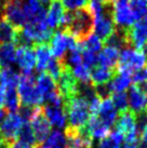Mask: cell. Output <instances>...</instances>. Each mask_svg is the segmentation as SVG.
Returning a JSON list of instances; mask_svg holds the SVG:
<instances>
[{
	"mask_svg": "<svg viewBox=\"0 0 147 148\" xmlns=\"http://www.w3.org/2000/svg\"><path fill=\"white\" fill-rule=\"evenodd\" d=\"M36 86L45 99L47 95L57 89L56 83L48 73L42 71L36 78Z\"/></svg>",
	"mask_w": 147,
	"mask_h": 148,
	"instance_id": "cb8c5ba5",
	"label": "cell"
},
{
	"mask_svg": "<svg viewBox=\"0 0 147 148\" xmlns=\"http://www.w3.org/2000/svg\"><path fill=\"white\" fill-rule=\"evenodd\" d=\"M139 140L143 142L145 144H147V125L144 127V130L141 133V136H139Z\"/></svg>",
	"mask_w": 147,
	"mask_h": 148,
	"instance_id": "60d3db41",
	"label": "cell"
},
{
	"mask_svg": "<svg viewBox=\"0 0 147 148\" xmlns=\"http://www.w3.org/2000/svg\"><path fill=\"white\" fill-rule=\"evenodd\" d=\"M81 61L82 64L87 66L89 69H92L93 67L98 65V55L94 52H90L87 50L81 51Z\"/></svg>",
	"mask_w": 147,
	"mask_h": 148,
	"instance_id": "e575fe53",
	"label": "cell"
},
{
	"mask_svg": "<svg viewBox=\"0 0 147 148\" xmlns=\"http://www.w3.org/2000/svg\"><path fill=\"white\" fill-rule=\"evenodd\" d=\"M49 43L51 54L58 60H62L65 56L67 50L71 51V50H76L81 47V43L77 42L69 34L64 30H58V32L53 33V36Z\"/></svg>",
	"mask_w": 147,
	"mask_h": 148,
	"instance_id": "ba28073f",
	"label": "cell"
},
{
	"mask_svg": "<svg viewBox=\"0 0 147 148\" xmlns=\"http://www.w3.org/2000/svg\"><path fill=\"white\" fill-rule=\"evenodd\" d=\"M24 11L27 16V23H38L45 20L47 11L38 0H25Z\"/></svg>",
	"mask_w": 147,
	"mask_h": 148,
	"instance_id": "2e32d148",
	"label": "cell"
},
{
	"mask_svg": "<svg viewBox=\"0 0 147 148\" xmlns=\"http://www.w3.org/2000/svg\"><path fill=\"white\" fill-rule=\"evenodd\" d=\"M131 80L137 86H147V68L143 67L135 70L131 76Z\"/></svg>",
	"mask_w": 147,
	"mask_h": 148,
	"instance_id": "8d00e7d4",
	"label": "cell"
},
{
	"mask_svg": "<svg viewBox=\"0 0 147 148\" xmlns=\"http://www.w3.org/2000/svg\"><path fill=\"white\" fill-rule=\"evenodd\" d=\"M0 148H7V144H3L2 145V146H1V147Z\"/></svg>",
	"mask_w": 147,
	"mask_h": 148,
	"instance_id": "7dc6e473",
	"label": "cell"
},
{
	"mask_svg": "<svg viewBox=\"0 0 147 148\" xmlns=\"http://www.w3.org/2000/svg\"><path fill=\"white\" fill-rule=\"evenodd\" d=\"M100 148H122L121 147V144L116 142L115 140H113L109 135L103 138V140H100V145H98Z\"/></svg>",
	"mask_w": 147,
	"mask_h": 148,
	"instance_id": "74e56055",
	"label": "cell"
},
{
	"mask_svg": "<svg viewBox=\"0 0 147 148\" xmlns=\"http://www.w3.org/2000/svg\"><path fill=\"white\" fill-rule=\"evenodd\" d=\"M17 140L23 142L25 144L32 146L33 148H39L36 143V138H35L34 132L32 130V127H30V124H29V122H26V121L23 123L20 132H19Z\"/></svg>",
	"mask_w": 147,
	"mask_h": 148,
	"instance_id": "83f0119b",
	"label": "cell"
},
{
	"mask_svg": "<svg viewBox=\"0 0 147 148\" xmlns=\"http://www.w3.org/2000/svg\"><path fill=\"white\" fill-rule=\"evenodd\" d=\"M20 82V75L15 73L12 68L1 70V84L5 86V89H17Z\"/></svg>",
	"mask_w": 147,
	"mask_h": 148,
	"instance_id": "4316f807",
	"label": "cell"
},
{
	"mask_svg": "<svg viewBox=\"0 0 147 148\" xmlns=\"http://www.w3.org/2000/svg\"><path fill=\"white\" fill-rule=\"evenodd\" d=\"M16 30L10 23L0 17V43L14 41Z\"/></svg>",
	"mask_w": 147,
	"mask_h": 148,
	"instance_id": "f1b7e54d",
	"label": "cell"
},
{
	"mask_svg": "<svg viewBox=\"0 0 147 148\" xmlns=\"http://www.w3.org/2000/svg\"><path fill=\"white\" fill-rule=\"evenodd\" d=\"M0 17H1V4H0Z\"/></svg>",
	"mask_w": 147,
	"mask_h": 148,
	"instance_id": "681fc988",
	"label": "cell"
},
{
	"mask_svg": "<svg viewBox=\"0 0 147 148\" xmlns=\"http://www.w3.org/2000/svg\"><path fill=\"white\" fill-rule=\"evenodd\" d=\"M111 15L116 27L123 30L129 29L136 22L131 10L129 0H113Z\"/></svg>",
	"mask_w": 147,
	"mask_h": 148,
	"instance_id": "9c48e42d",
	"label": "cell"
},
{
	"mask_svg": "<svg viewBox=\"0 0 147 148\" xmlns=\"http://www.w3.org/2000/svg\"><path fill=\"white\" fill-rule=\"evenodd\" d=\"M1 17L15 29L23 28L27 24L23 0H5L1 5Z\"/></svg>",
	"mask_w": 147,
	"mask_h": 148,
	"instance_id": "8992f818",
	"label": "cell"
},
{
	"mask_svg": "<svg viewBox=\"0 0 147 148\" xmlns=\"http://www.w3.org/2000/svg\"><path fill=\"white\" fill-rule=\"evenodd\" d=\"M132 13L134 15L135 21L147 15V1L146 0H129Z\"/></svg>",
	"mask_w": 147,
	"mask_h": 148,
	"instance_id": "1f68e13d",
	"label": "cell"
},
{
	"mask_svg": "<svg viewBox=\"0 0 147 148\" xmlns=\"http://www.w3.org/2000/svg\"><path fill=\"white\" fill-rule=\"evenodd\" d=\"M128 45L136 50H142L147 43V15L136 21L126 30Z\"/></svg>",
	"mask_w": 147,
	"mask_h": 148,
	"instance_id": "8fae6325",
	"label": "cell"
},
{
	"mask_svg": "<svg viewBox=\"0 0 147 148\" xmlns=\"http://www.w3.org/2000/svg\"><path fill=\"white\" fill-rule=\"evenodd\" d=\"M146 63V58L142 52V50L126 48V49H122L120 51L118 64H117L116 69L118 73L132 76V74L135 70L145 67Z\"/></svg>",
	"mask_w": 147,
	"mask_h": 148,
	"instance_id": "277c9868",
	"label": "cell"
},
{
	"mask_svg": "<svg viewBox=\"0 0 147 148\" xmlns=\"http://www.w3.org/2000/svg\"><path fill=\"white\" fill-rule=\"evenodd\" d=\"M116 25L111 15V1H107L101 12L94 16L93 33L96 37L104 42L111 34L115 33Z\"/></svg>",
	"mask_w": 147,
	"mask_h": 148,
	"instance_id": "52a82bcc",
	"label": "cell"
},
{
	"mask_svg": "<svg viewBox=\"0 0 147 148\" xmlns=\"http://www.w3.org/2000/svg\"><path fill=\"white\" fill-rule=\"evenodd\" d=\"M9 112L5 109H2V108H0V124H1V122L3 121V119L5 118V116L8 115Z\"/></svg>",
	"mask_w": 147,
	"mask_h": 148,
	"instance_id": "b9f144b4",
	"label": "cell"
},
{
	"mask_svg": "<svg viewBox=\"0 0 147 148\" xmlns=\"http://www.w3.org/2000/svg\"><path fill=\"white\" fill-rule=\"evenodd\" d=\"M3 144H5V143H4L3 138H2V136H1V133H0V147H1Z\"/></svg>",
	"mask_w": 147,
	"mask_h": 148,
	"instance_id": "f6af8a7d",
	"label": "cell"
},
{
	"mask_svg": "<svg viewBox=\"0 0 147 148\" xmlns=\"http://www.w3.org/2000/svg\"><path fill=\"white\" fill-rule=\"evenodd\" d=\"M103 42L98 39L95 35H91L90 37L87 39L86 41H83L81 43L82 50H87V51H90V52H98L102 49Z\"/></svg>",
	"mask_w": 147,
	"mask_h": 148,
	"instance_id": "836d02e7",
	"label": "cell"
},
{
	"mask_svg": "<svg viewBox=\"0 0 147 148\" xmlns=\"http://www.w3.org/2000/svg\"><path fill=\"white\" fill-rule=\"evenodd\" d=\"M110 99L117 111L121 112V111L129 109V101H128V94L126 93V91L115 92L110 95Z\"/></svg>",
	"mask_w": 147,
	"mask_h": 148,
	"instance_id": "4dcf8cb0",
	"label": "cell"
},
{
	"mask_svg": "<svg viewBox=\"0 0 147 148\" xmlns=\"http://www.w3.org/2000/svg\"><path fill=\"white\" fill-rule=\"evenodd\" d=\"M117 73V69H109L100 65H96L90 71V83L93 86L106 84L113 79Z\"/></svg>",
	"mask_w": 147,
	"mask_h": 148,
	"instance_id": "ffe728a7",
	"label": "cell"
},
{
	"mask_svg": "<svg viewBox=\"0 0 147 148\" xmlns=\"http://www.w3.org/2000/svg\"><path fill=\"white\" fill-rule=\"evenodd\" d=\"M90 71L91 70L84 66L83 64H79V65L75 66L73 68V73L77 80L81 83H89L90 82Z\"/></svg>",
	"mask_w": 147,
	"mask_h": 148,
	"instance_id": "d6a6232c",
	"label": "cell"
},
{
	"mask_svg": "<svg viewBox=\"0 0 147 148\" xmlns=\"http://www.w3.org/2000/svg\"><path fill=\"white\" fill-rule=\"evenodd\" d=\"M16 47L12 42L0 43V69L11 68L15 62Z\"/></svg>",
	"mask_w": 147,
	"mask_h": 148,
	"instance_id": "44dd1931",
	"label": "cell"
},
{
	"mask_svg": "<svg viewBox=\"0 0 147 148\" xmlns=\"http://www.w3.org/2000/svg\"><path fill=\"white\" fill-rule=\"evenodd\" d=\"M62 108L65 112L66 120H67V127H84L90 118V110H89V104L81 96L76 95L75 97L64 101Z\"/></svg>",
	"mask_w": 147,
	"mask_h": 148,
	"instance_id": "7a4b0ae2",
	"label": "cell"
},
{
	"mask_svg": "<svg viewBox=\"0 0 147 148\" xmlns=\"http://www.w3.org/2000/svg\"><path fill=\"white\" fill-rule=\"evenodd\" d=\"M4 99H5V86L0 83V108L4 106Z\"/></svg>",
	"mask_w": 147,
	"mask_h": 148,
	"instance_id": "ab89813d",
	"label": "cell"
},
{
	"mask_svg": "<svg viewBox=\"0 0 147 148\" xmlns=\"http://www.w3.org/2000/svg\"><path fill=\"white\" fill-rule=\"evenodd\" d=\"M65 9L62 4L61 0H52L49 4V10L45 14V21L50 28L61 27L62 20L65 14Z\"/></svg>",
	"mask_w": 147,
	"mask_h": 148,
	"instance_id": "9a60e30c",
	"label": "cell"
},
{
	"mask_svg": "<svg viewBox=\"0 0 147 148\" xmlns=\"http://www.w3.org/2000/svg\"><path fill=\"white\" fill-rule=\"evenodd\" d=\"M93 29L94 16L89 8L86 7L73 12L71 21L64 32L69 34L77 42L82 43L93 34Z\"/></svg>",
	"mask_w": 147,
	"mask_h": 148,
	"instance_id": "6da1fadb",
	"label": "cell"
},
{
	"mask_svg": "<svg viewBox=\"0 0 147 148\" xmlns=\"http://www.w3.org/2000/svg\"><path fill=\"white\" fill-rule=\"evenodd\" d=\"M128 101L130 110L134 114L141 112L147 109V86H129Z\"/></svg>",
	"mask_w": 147,
	"mask_h": 148,
	"instance_id": "4fadbf2b",
	"label": "cell"
},
{
	"mask_svg": "<svg viewBox=\"0 0 147 148\" xmlns=\"http://www.w3.org/2000/svg\"><path fill=\"white\" fill-rule=\"evenodd\" d=\"M123 148H137V144H126Z\"/></svg>",
	"mask_w": 147,
	"mask_h": 148,
	"instance_id": "ee69618b",
	"label": "cell"
},
{
	"mask_svg": "<svg viewBox=\"0 0 147 148\" xmlns=\"http://www.w3.org/2000/svg\"><path fill=\"white\" fill-rule=\"evenodd\" d=\"M34 49L36 50V69L39 73L45 71V68L51 60V51H50L48 43H40L34 45Z\"/></svg>",
	"mask_w": 147,
	"mask_h": 148,
	"instance_id": "603a6c76",
	"label": "cell"
},
{
	"mask_svg": "<svg viewBox=\"0 0 147 148\" xmlns=\"http://www.w3.org/2000/svg\"><path fill=\"white\" fill-rule=\"evenodd\" d=\"M61 2L64 9L67 11H76L79 9L86 8L89 3V0H61Z\"/></svg>",
	"mask_w": 147,
	"mask_h": 148,
	"instance_id": "d590c367",
	"label": "cell"
},
{
	"mask_svg": "<svg viewBox=\"0 0 147 148\" xmlns=\"http://www.w3.org/2000/svg\"><path fill=\"white\" fill-rule=\"evenodd\" d=\"M116 131L121 133L126 144H139V133L136 130L135 114L130 109L119 112L115 121Z\"/></svg>",
	"mask_w": 147,
	"mask_h": 148,
	"instance_id": "5b68a950",
	"label": "cell"
},
{
	"mask_svg": "<svg viewBox=\"0 0 147 148\" xmlns=\"http://www.w3.org/2000/svg\"><path fill=\"white\" fill-rule=\"evenodd\" d=\"M86 125L92 138L103 140L110 134V127L101 121L96 115H91Z\"/></svg>",
	"mask_w": 147,
	"mask_h": 148,
	"instance_id": "d6986e66",
	"label": "cell"
},
{
	"mask_svg": "<svg viewBox=\"0 0 147 148\" xmlns=\"http://www.w3.org/2000/svg\"><path fill=\"white\" fill-rule=\"evenodd\" d=\"M119 54H120V51L118 49L104 45V49L98 55V64L105 68L116 69L118 64Z\"/></svg>",
	"mask_w": 147,
	"mask_h": 148,
	"instance_id": "ac0fdd59",
	"label": "cell"
},
{
	"mask_svg": "<svg viewBox=\"0 0 147 148\" xmlns=\"http://www.w3.org/2000/svg\"><path fill=\"white\" fill-rule=\"evenodd\" d=\"M25 121L17 112H9L0 124V133L4 143L8 145L16 140L19 132Z\"/></svg>",
	"mask_w": 147,
	"mask_h": 148,
	"instance_id": "7c38bea8",
	"label": "cell"
},
{
	"mask_svg": "<svg viewBox=\"0 0 147 148\" xmlns=\"http://www.w3.org/2000/svg\"><path fill=\"white\" fill-rule=\"evenodd\" d=\"M64 66H65V64L63 63L62 60H58V58H51L48 66H47V68H45V73H48L56 83V81L58 80L60 76H61L62 71H63Z\"/></svg>",
	"mask_w": 147,
	"mask_h": 148,
	"instance_id": "f546056e",
	"label": "cell"
},
{
	"mask_svg": "<svg viewBox=\"0 0 147 148\" xmlns=\"http://www.w3.org/2000/svg\"><path fill=\"white\" fill-rule=\"evenodd\" d=\"M7 148H33V147L27 144H25L23 142H20V140H14V142L7 145Z\"/></svg>",
	"mask_w": 147,
	"mask_h": 148,
	"instance_id": "f35d334b",
	"label": "cell"
},
{
	"mask_svg": "<svg viewBox=\"0 0 147 148\" xmlns=\"http://www.w3.org/2000/svg\"><path fill=\"white\" fill-rule=\"evenodd\" d=\"M91 1H98V2H106V1H109V0H91Z\"/></svg>",
	"mask_w": 147,
	"mask_h": 148,
	"instance_id": "bcb514c9",
	"label": "cell"
},
{
	"mask_svg": "<svg viewBox=\"0 0 147 148\" xmlns=\"http://www.w3.org/2000/svg\"><path fill=\"white\" fill-rule=\"evenodd\" d=\"M96 116H98V119L103 121L105 124H107L108 127H111L114 125L118 114H117V109L115 108L110 97H107V99L101 101Z\"/></svg>",
	"mask_w": 147,
	"mask_h": 148,
	"instance_id": "e0dca14e",
	"label": "cell"
},
{
	"mask_svg": "<svg viewBox=\"0 0 147 148\" xmlns=\"http://www.w3.org/2000/svg\"><path fill=\"white\" fill-rule=\"evenodd\" d=\"M22 106L37 107L43 103V96L36 86V77L33 71H25L20 75V82L17 86Z\"/></svg>",
	"mask_w": 147,
	"mask_h": 148,
	"instance_id": "3957f363",
	"label": "cell"
},
{
	"mask_svg": "<svg viewBox=\"0 0 147 148\" xmlns=\"http://www.w3.org/2000/svg\"><path fill=\"white\" fill-rule=\"evenodd\" d=\"M15 61L23 73L32 71L36 66V53L34 47H17Z\"/></svg>",
	"mask_w": 147,
	"mask_h": 148,
	"instance_id": "5bb4252c",
	"label": "cell"
},
{
	"mask_svg": "<svg viewBox=\"0 0 147 148\" xmlns=\"http://www.w3.org/2000/svg\"><path fill=\"white\" fill-rule=\"evenodd\" d=\"M0 83H1V69H0Z\"/></svg>",
	"mask_w": 147,
	"mask_h": 148,
	"instance_id": "c3c4849f",
	"label": "cell"
},
{
	"mask_svg": "<svg viewBox=\"0 0 147 148\" xmlns=\"http://www.w3.org/2000/svg\"><path fill=\"white\" fill-rule=\"evenodd\" d=\"M109 1H113V0H109Z\"/></svg>",
	"mask_w": 147,
	"mask_h": 148,
	"instance_id": "f907efd6",
	"label": "cell"
},
{
	"mask_svg": "<svg viewBox=\"0 0 147 148\" xmlns=\"http://www.w3.org/2000/svg\"><path fill=\"white\" fill-rule=\"evenodd\" d=\"M28 122L34 132L37 145L40 148L45 142V140L48 138V136L50 135L51 130H52L51 123L48 120V118L45 117V112L42 110V107L37 106L35 108V112Z\"/></svg>",
	"mask_w": 147,
	"mask_h": 148,
	"instance_id": "30bf717a",
	"label": "cell"
},
{
	"mask_svg": "<svg viewBox=\"0 0 147 148\" xmlns=\"http://www.w3.org/2000/svg\"><path fill=\"white\" fill-rule=\"evenodd\" d=\"M4 107L9 112H16L21 107V99L17 93V89H5Z\"/></svg>",
	"mask_w": 147,
	"mask_h": 148,
	"instance_id": "484cf974",
	"label": "cell"
},
{
	"mask_svg": "<svg viewBox=\"0 0 147 148\" xmlns=\"http://www.w3.org/2000/svg\"><path fill=\"white\" fill-rule=\"evenodd\" d=\"M38 1H39L43 7H45V5H49V4L51 3V1H52V0H38Z\"/></svg>",
	"mask_w": 147,
	"mask_h": 148,
	"instance_id": "7bdbcfd3",
	"label": "cell"
},
{
	"mask_svg": "<svg viewBox=\"0 0 147 148\" xmlns=\"http://www.w3.org/2000/svg\"><path fill=\"white\" fill-rule=\"evenodd\" d=\"M42 110L52 125H55L58 129H61L65 125L66 116L63 108L51 106V105H45L42 107Z\"/></svg>",
	"mask_w": 147,
	"mask_h": 148,
	"instance_id": "7402d4cb",
	"label": "cell"
},
{
	"mask_svg": "<svg viewBox=\"0 0 147 148\" xmlns=\"http://www.w3.org/2000/svg\"><path fill=\"white\" fill-rule=\"evenodd\" d=\"M131 84V76L127 74H122V73H116L113 79L108 82V86L109 90L111 92V94L115 92H123L127 89H129V86Z\"/></svg>",
	"mask_w": 147,
	"mask_h": 148,
	"instance_id": "d4e9b609",
	"label": "cell"
}]
</instances>
